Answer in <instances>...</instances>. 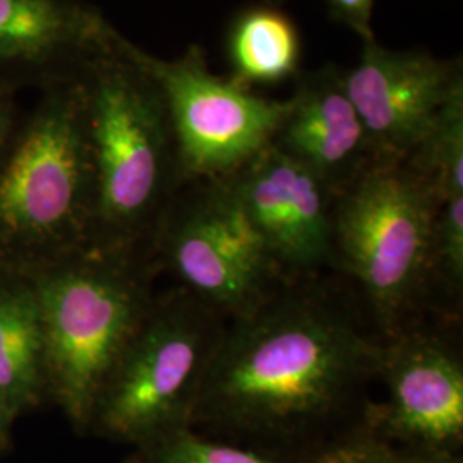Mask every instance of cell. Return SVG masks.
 Segmentation results:
<instances>
[{
  "label": "cell",
  "instance_id": "1",
  "mask_svg": "<svg viewBox=\"0 0 463 463\" xmlns=\"http://www.w3.org/2000/svg\"><path fill=\"white\" fill-rule=\"evenodd\" d=\"M383 348L347 304L319 288L275 290L225 326L191 424L258 432L306 428L380 373Z\"/></svg>",
  "mask_w": 463,
  "mask_h": 463
},
{
  "label": "cell",
  "instance_id": "2",
  "mask_svg": "<svg viewBox=\"0 0 463 463\" xmlns=\"http://www.w3.org/2000/svg\"><path fill=\"white\" fill-rule=\"evenodd\" d=\"M78 78L95 170L91 246L137 252L179 177L165 103L112 28Z\"/></svg>",
  "mask_w": 463,
  "mask_h": 463
},
{
  "label": "cell",
  "instance_id": "3",
  "mask_svg": "<svg viewBox=\"0 0 463 463\" xmlns=\"http://www.w3.org/2000/svg\"><path fill=\"white\" fill-rule=\"evenodd\" d=\"M95 170L80 80L52 88L0 155V265L33 271L91 246Z\"/></svg>",
  "mask_w": 463,
  "mask_h": 463
},
{
  "label": "cell",
  "instance_id": "4",
  "mask_svg": "<svg viewBox=\"0 0 463 463\" xmlns=\"http://www.w3.org/2000/svg\"><path fill=\"white\" fill-rule=\"evenodd\" d=\"M43 323L45 395L88 430L99 390L149 311L137 252L88 246L28 271Z\"/></svg>",
  "mask_w": 463,
  "mask_h": 463
},
{
  "label": "cell",
  "instance_id": "5",
  "mask_svg": "<svg viewBox=\"0 0 463 463\" xmlns=\"http://www.w3.org/2000/svg\"><path fill=\"white\" fill-rule=\"evenodd\" d=\"M439 203L405 160H374L335 194L333 250L390 338L403 331L434 271Z\"/></svg>",
  "mask_w": 463,
  "mask_h": 463
},
{
  "label": "cell",
  "instance_id": "6",
  "mask_svg": "<svg viewBox=\"0 0 463 463\" xmlns=\"http://www.w3.org/2000/svg\"><path fill=\"white\" fill-rule=\"evenodd\" d=\"M223 316L189 294L153 298L99 390L90 428L148 447L191 426Z\"/></svg>",
  "mask_w": 463,
  "mask_h": 463
},
{
  "label": "cell",
  "instance_id": "7",
  "mask_svg": "<svg viewBox=\"0 0 463 463\" xmlns=\"http://www.w3.org/2000/svg\"><path fill=\"white\" fill-rule=\"evenodd\" d=\"M120 45L156 84L165 103L179 177L227 179L273 141L290 110V99L275 101L246 84L212 74L196 49L164 61L137 49L124 36Z\"/></svg>",
  "mask_w": 463,
  "mask_h": 463
},
{
  "label": "cell",
  "instance_id": "8",
  "mask_svg": "<svg viewBox=\"0 0 463 463\" xmlns=\"http://www.w3.org/2000/svg\"><path fill=\"white\" fill-rule=\"evenodd\" d=\"M165 208L153 239L184 290L222 316L248 315L283 280L227 179Z\"/></svg>",
  "mask_w": 463,
  "mask_h": 463
},
{
  "label": "cell",
  "instance_id": "9",
  "mask_svg": "<svg viewBox=\"0 0 463 463\" xmlns=\"http://www.w3.org/2000/svg\"><path fill=\"white\" fill-rule=\"evenodd\" d=\"M281 279L316 273L335 256V193L271 143L227 177Z\"/></svg>",
  "mask_w": 463,
  "mask_h": 463
},
{
  "label": "cell",
  "instance_id": "10",
  "mask_svg": "<svg viewBox=\"0 0 463 463\" xmlns=\"http://www.w3.org/2000/svg\"><path fill=\"white\" fill-rule=\"evenodd\" d=\"M348 99L364 124L374 160H405L430 136L462 71L419 52L383 49L364 42L359 64L342 76Z\"/></svg>",
  "mask_w": 463,
  "mask_h": 463
},
{
  "label": "cell",
  "instance_id": "11",
  "mask_svg": "<svg viewBox=\"0 0 463 463\" xmlns=\"http://www.w3.org/2000/svg\"><path fill=\"white\" fill-rule=\"evenodd\" d=\"M388 386L384 426L428 448L451 447L463 436V365L441 340L402 331L383 348Z\"/></svg>",
  "mask_w": 463,
  "mask_h": 463
},
{
  "label": "cell",
  "instance_id": "12",
  "mask_svg": "<svg viewBox=\"0 0 463 463\" xmlns=\"http://www.w3.org/2000/svg\"><path fill=\"white\" fill-rule=\"evenodd\" d=\"M290 101L271 145L313 170L336 194L374 162L364 124L342 76L311 80Z\"/></svg>",
  "mask_w": 463,
  "mask_h": 463
},
{
  "label": "cell",
  "instance_id": "13",
  "mask_svg": "<svg viewBox=\"0 0 463 463\" xmlns=\"http://www.w3.org/2000/svg\"><path fill=\"white\" fill-rule=\"evenodd\" d=\"M110 30L74 0H0V67L43 71L83 62Z\"/></svg>",
  "mask_w": 463,
  "mask_h": 463
},
{
  "label": "cell",
  "instance_id": "14",
  "mask_svg": "<svg viewBox=\"0 0 463 463\" xmlns=\"http://www.w3.org/2000/svg\"><path fill=\"white\" fill-rule=\"evenodd\" d=\"M0 390L19 415L47 400L36 285L28 271L5 265H0Z\"/></svg>",
  "mask_w": 463,
  "mask_h": 463
},
{
  "label": "cell",
  "instance_id": "15",
  "mask_svg": "<svg viewBox=\"0 0 463 463\" xmlns=\"http://www.w3.org/2000/svg\"><path fill=\"white\" fill-rule=\"evenodd\" d=\"M231 57L239 83H279L294 74L300 42L294 23L273 9H250L231 33Z\"/></svg>",
  "mask_w": 463,
  "mask_h": 463
},
{
  "label": "cell",
  "instance_id": "16",
  "mask_svg": "<svg viewBox=\"0 0 463 463\" xmlns=\"http://www.w3.org/2000/svg\"><path fill=\"white\" fill-rule=\"evenodd\" d=\"M439 201L463 196V88L438 117L426 141L405 158Z\"/></svg>",
  "mask_w": 463,
  "mask_h": 463
},
{
  "label": "cell",
  "instance_id": "17",
  "mask_svg": "<svg viewBox=\"0 0 463 463\" xmlns=\"http://www.w3.org/2000/svg\"><path fill=\"white\" fill-rule=\"evenodd\" d=\"M146 448L149 463H279L252 449L199 438L189 428L165 434Z\"/></svg>",
  "mask_w": 463,
  "mask_h": 463
},
{
  "label": "cell",
  "instance_id": "18",
  "mask_svg": "<svg viewBox=\"0 0 463 463\" xmlns=\"http://www.w3.org/2000/svg\"><path fill=\"white\" fill-rule=\"evenodd\" d=\"M460 290L463 281V196L443 199L434 223V271Z\"/></svg>",
  "mask_w": 463,
  "mask_h": 463
},
{
  "label": "cell",
  "instance_id": "19",
  "mask_svg": "<svg viewBox=\"0 0 463 463\" xmlns=\"http://www.w3.org/2000/svg\"><path fill=\"white\" fill-rule=\"evenodd\" d=\"M311 463H398V460L378 439L357 436L325 449Z\"/></svg>",
  "mask_w": 463,
  "mask_h": 463
},
{
  "label": "cell",
  "instance_id": "20",
  "mask_svg": "<svg viewBox=\"0 0 463 463\" xmlns=\"http://www.w3.org/2000/svg\"><path fill=\"white\" fill-rule=\"evenodd\" d=\"M374 2L376 0H328L331 13L342 19L352 30H355L364 42L374 40L371 30Z\"/></svg>",
  "mask_w": 463,
  "mask_h": 463
},
{
  "label": "cell",
  "instance_id": "21",
  "mask_svg": "<svg viewBox=\"0 0 463 463\" xmlns=\"http://www.w3.org/2000/svg\"><path fill=\"white\" fill-rule=\"evenodd\" d=\"M16 129L14 122V103L9 90L0 83V155L11 141Z\"/></svg>",
  "mask_w": 463,
  "mask_h": 463
},
{
  "label": "cell",
  "instance_id": "22",
  "mask_svg": "<svg viewBox=\"0 0 463 463\" xmlns=\"http://www.w3.org/2000/svg\"><path fill=\"white\" fill-rule=\"evenodd\" d=\"M17 417L19 414L16 409L13 407L9 398L5 397V393L0 390V451H4L11 445V432Z\"/></svg>",
  "mask_w": 463,
  "mask_h": 463
},
{
  "label": "cell",
  "instance_id": "23",
  "mask_svg": "<svg viewBox=\"0 0 463 463\" xmlns=\"http://www.w3.org/2000/svg\"><path fill=\"white\" fill-rule=\"evenodd\" d=\"M398 463H400V462H398Z\"/></svg>",
  "mask_w": 463,
  "mask_h": 463
}]
</instances>
